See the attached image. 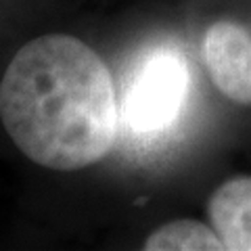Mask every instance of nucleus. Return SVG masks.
<instances>
[{
	"mask_svg": "<svg viewBox=\"0 0 251 251\" xmlns=\"http://www.w3.org/2000/svg\"><path fill=\"white\" fill-rule=\"evenodd\" d=\"M147 251H222L224 245L211 226L197 220H174L159 226L145 241Z\"/></svg>",
	"mask_w": 251,
	"mask_h": 251,
	"instance_id": "nucleus-5",
	"label": "nucleus"
},
{
	"mask_svg": "<svg viewBox=\"0 0 251 251\" xmlns=\"http://www.w3.org/2000/svg\"><path fill=\"white\" fill-rule=\"evenodd\" d=\"M203 61L226 99L251 105V36L234 21H216L203 38Z\"/></svg>",
	"mask_w": 251,
	"mask_h": 251,
	"instance_id": "nucleus-3",
	"label": "nucleus"
},
{
	"mask_svg": "<svg viewBox=\"0 0 251 251\" xmlns=\"http://www.w3.org/2000/svg\"><path fill=\"white\" fill-rule=\"evenodd\" d=\"M211 228L228 251H251V176L220 184L207 205Z\"/></svg>",
	"mask_w": 251,
	"mask_h": 251,
	"instance_id": "nucleus-4",
	"label": "nucleus"
},
{
	"mask_svg": "<svg viewBox=\"0 0 251 251\" xmlns=\"http://www.w3.org/2000/svg\"><path fill=\"white\" fill-rule=\"evenodd\" d=\"M0 126L42 170L69 174L94 166L109 155L117 134L109 67L72 34L29 38L0 75Z\"/></svg>",
	"mask_w": 251,
	"mask_h": 251,
	"instance_id": "nucleus-1",
	"label": "nucleus"
},
{
	"mask_svg": "<svg viewBox=\"0 0 251 251\" xmlns=\"http://www.w3.org/2000/svg\"><path fill=\"white\" fill-rule=\"evenodd\" d=\"M188 90V67L174 49H155L136 67L124 99L126 120L138 132H155L178 117Z\"/></svg>",
	"mask_w": 251,
	"mask_h": 251,
	"instance_id": "nucleus-2",
	"label": "nucleus"
}]
</instances>
